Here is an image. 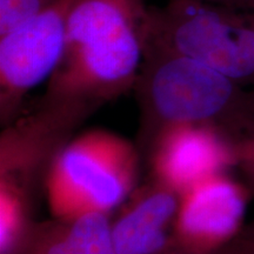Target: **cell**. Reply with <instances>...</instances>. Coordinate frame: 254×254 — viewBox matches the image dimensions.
I'll return each mask as SVG.
<instances>
[{"label": "cell", "instance_id": "6da1fadb", "mask_svg": "<svg viewBox=\"0 0 254 254\" xmlns=\"http://www.w3.org/2000/svg\"><path fill=\"white\" fill-rule=\"evenodd\" d=\"M147 7L145 0H77L50 97L85 103L128 87L144 56Z\"/></svg>", "mask_w": 254, "mask_h": 254}, {"label": "cell", "instance_id": "5b68a950", "mask_svg": "<svg viewBox=\"0 0 254 254\" xmlns=\"http://www.w3.org/2000/svg\"><path fill=\"white\" fill-rule=\"evenodd\" d=\"M75 1L58 0L0 37V81L5 105H13L56 72L65 49L67 19Z\"/></svg>", "mask_w": 254, "mask_h": 254}, {"label": "cell", "instance_id": "277c9868", "mask_svg": "<svg viewBox=\"0 0 254 254\" xmlns=\"http://www.w3.org/2000/svg\"><path fill=\"white\" fill-rule=\"evenodd\" d=\"M109 136L91 135L60 154L50 180V200L60 217L71 218L114 207L126 194L129 157Z\"/></svg>", "mask_w": 254, "mask_h": 254}, {"label": "cell", "instance_id": "7c38bea8", "mask_svg": "<svg viewBox=\"0 0 254 254\" xmlns=\"http://www.w3.org/2000/svg\"><path fill=\"white\" fill-rule=\"evenodd\" d=\"M198 1L212 2V4L226 5L232 7L254 9V0H198Z\"/></svg>", "mask_w": 254, "mask_h": 254}, {"label": "cell", "instance_id": "7a4b0ae2", "mask_svg": "<svg viewBox=\"0 0 254 254\" xmlns=\"http://www.w3.org/2000/svg\"><path fill=\"white\" fill-rule=\"evenodd\" d=\"M145 37L254 91V9L167 0L147 7Z\"/></svg>", "mask_w": 254, "mask_h": 254}, {"label": "cell", "instance_id": "8992f818", "mask_svg": "<svg viewBox=\"0 0 254 254\" xmlns=\"http://www.w3.org/2000/svg\"><path fill=\"white\" fill-rule=\"evenodd\" d=\"M246 209V194L233 180L215 174L185 190L178 230L180 253L212 254L234 239Z\"/></svg>", "mask_w": 254, "mask_h": 254}, {"label": "cell", "instance_id": "9a60e30c", "mask_svg": "<svg viewBox=\"0 0 254 254\" xmlns=\"http://www.w3.org/2000/svg\"><path fill=\"white\" fill-rule=\"evenodd\" d=\"M174 254H185V253H179V252H178V253H174Z\"/></svg>", "mask_w": 254, "mask_h": 254}, {"label": "cell", "instance_id": "52a82bcc", "mask_svg": "<svg viewBox=\"0 0 254 254\" xmlns=\"http://www.w3.org/2000/svg\"><path fill=\"white\" fill-rule=\"evenodd\" d=\"M231 152L213 132L190 124L167 136L159 155L158 167L165 182L187 190L215 176L233 160Z\"/></svg>", "mask_w": 254, "mask_h": 254}, {"label": "cell", "instance_id": "ba28073f", "mask_svg": "<svg viewBox=\"0 0 254 254\" xmlns=\"http://www.w3.org/2000/svg\"><path fill=\"white\" fill-rule=\"evenodd\" d=\"M177 209L170 193L147 196L112 227L116 254H171L166 227Z\"/></svg>", "mask_w": 254, "mask_h": 254}, {"label": "cell", "instance_id": "5bb4252c", "mask_svg": "<svg viewBox=\"0 0 254 254\" xmlns=\"http://www.w3.org/2000/svg\"><path fill=\"white\" fill-rule=\"evenodd\" d=\"M240 163L244 165L245 171L250 177V180L254 185V160H240Z\"/></svg>", "mask_w": 254, "mask_h": 254}, {"label": "cell", "instance_id": "30bf717a", "mask_svg": "<svg viewBox=\"0 0 254 254\" xmlns=\"http://www.w3.org/2000/svg\"><path fill=\"white\" fill-rule=\"evenodd\" d=\"M58 0H0V37L55 5Z\"/></svg>", "mask_w": 254, "mask_h": 254}, {"label": "cell", "instance_id": "4fadbf2b", "mask_svg": "<svg viewBox=\"0 0 254 254\" xmlns=\"http://www.w3.org/2000/svg\"><path fill=\"white\" fill-rule=\"evenodd\" d=\"M239 160H254V139L245 142L234 152Z\"/></svg>", "mask_w": 254, "mask_h": 254}, {"label": "cell", "instance_id": "3957f363", "mask_svg": "<svg viewBox=\"0 0 254 254\" xmlns=\"http://www.w3.org/2000/svg\"><path fill=\"white\" fill-rule=\"evenodd\" d=\"M142 97L158 116L179 124L254 114V92L176 50L144 38Z\"/></svg>", "mask_w": 254, "mask_h": 254}, {"label": "cell", "instance_id": "9c48e42d", "mask_svg": "<svg viewBox=\"0 0 254 254\" xmlns=\"http://www.w3.org/2000/svg\"><path fill=\"white\" fill-rule=\"evenodd\" d=\"M21 254H116L112 228L103 212H88L63 231L27 240Z\"/></svg>", "mask_w": 254, "mask_h": 254}, {"label": "cell", "instance_id": "8fae6325", "mask_svg": "<svg viewBox=\"0 0 254 254\" xmlns=\"http://www.w3.org/2000/svg\"><path fill=\"white\" fill-rule=\"evenodd\" d=\"M212 254H254V227L238 236Z\"/></svg>", "mask_w": 254, "mask_h": 254}]
</instances>
